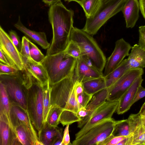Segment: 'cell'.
<instances>
[{
	"label": "cell",
	"instance_id": "6da1fadb",
	"mask_svg": "<svg viewBox=\"0 0 145 145\" xmlns=\"http://www.w3.org/2000/svg\"><path fill=\"white\" fill-rule=\"evenodd\" d=\"M75 81L73 75L50 85V109L57 107L62 109L60 122L63 126L81 120L78 115L80 108L75 90Z\"/></svg>",
	"mask_w": 145,
	"mask_h": 145
},
{
	"label": "cell",
	"instance_id": "7a4b0ae2",
	"mask_svg": "<svg viewBox=\"0 0 145 145\" xmlns=\"http://www.w3.org/2000/svg\"><path fill=\"white\" fill-rule=\"evenodd\" d=\"M73 10L67 8L61 1L50 6L48 12L53 37L46 56L51 55L64 51L70 41L73 27Z\"/></svg>",
	"mask_w": 145,
	"mask_h": 145
},
{
	"label": "cell",
	"instance_id": "3957f363",
	"mask_svg": "<svg viewBox=\"0 0 145 145\" xmlns=\"http://www.w3.org/2000/svg\"><path fill=\"white\" fill-rule=\"evenodd\" d=\"M76 59L64 51L46 56L42 63L48 75L50 85L73 75Z\"/></svg>",
	"mask_w": 145,
	"mask_h": 145
},
{
	"label": "cell",
	"instance_id": "277c9868",
	"mask_svg": "<svg viewBox=\"0 0 145 145\" xmlns=\"http://www.w3.org/2000/svg\"><path fill=\"white\" fill-rule=\"evenodd\" d=\"M70 40L76 43L80 48L82 56L88 57L94 67L103 73L106 61V58L92 35L82 29L73 27Z\"/></svg>",
	"mask_w": 145,
	"mask_h": 145
},
{
	"label": "cell",
	"instance_id": "5b68a950",
	"mask_svg": "<svg viewBox=\"0 0 145 145\" xmlns=\"http://www.w3.org/2000/svg\"><path fill=\"white\" fill-rule=\"evenodd\" d=\"M127 0H102L95 14L87 18L82 29L93 36L95 35L105 23L111 18L120 11Z\"/></svg>",
	"mask_w": 145,
	"mask_h": 145
},
{
	"label": "cell",
	"instance_id": "8992f818",
	"mask_svg": "<svg viewBox=\"0 0 145 145\" xmlns=\"http://www.w3.org/2000/svg\"><path fill=\"white\" fill-rule=\"evenodd\" d=\"M32 76V83L27 90V109L34 127L38 133L44 123L43 86Z\"/></svg>",
	"mask_w": 145,
	"mask_h": 145
},
{
	"label": "cell",
	"instance_id": "52a82bcc",
	"mask_svg": "<svg viewBox=\"0 0 145 145\" xmlns=\"http://www.w3.org/2000/svg\"><path fill=\"white\" fill-rule=\"evenodd\" d=\"M0 82L4 86L11 103L27 110L28 89L24 84L22 71L14 74H0Z\"/></svg>",
	"mask_w": 145,
	"mask_h": 145
},
{
	"label": "cell",
	"instance_id": "ba28073f",
	"mask_svg": "<svg viewBox=\"0 0 145 145\" xmlns=\"http://www.w3.org/2000/svg\"><path fill=\"white\" fill-rule=\"evenodd\" d=\"M115 121L112 118L107 120L94 125L84 134L75 139L73 145H100V144L112 134Z\"/></svg>",
	"mask_w": 145,
	"mask_h": 145
},
{
	"label": "cell",
	"instance_id": "9c48e42d",
	"mask_svg": "<svg viewBox=\"0 0 145 145\" xmlns=\"http://www.w3.org/2000/svg\"><path fill=\"white\" fill-rule=\"evenodd\" d=\"M143 73V69L141 68L128 70L114 84L107 88L106 100L111 101H119L135 80Z\"/></svg>",
	"mask_w": 145,
	"mask_h": 145
},
{
	"label": "cell",
	"instance_id": "30bf717a",
	"mask_svg": "<svg viewBox=\"0 0 145 145\" xmlns=\"http://www.w3.org/2000/svg\"><path fill=\"white\" fill-rule=\"evenodd\" d=\"M119 101H106L93 112L90 118L75 135V139L84 134L89 129L98 123L112 119L114 113L116 111Z\"/></svg>",
	"mask_w": 145,
	"mask_h": 145
},
{
	"label": "cell",
	"instance_id": "8fae6325",
	"mask_svg": "<svg viewBox=\"0 0 145 145\" xmlns=\"http://www.w3.org/2000/svg\"><path fill=\"white\" fill-rule=\"evenodd\" d=\"M132 47L123 38L116 41L113 52L106 60L103 73V76L108 75L118 67L124 58L129 56Z\"/></svg>",
	"mask_w": 145,
	"mask_h": 145
},
{
	"label": "cell",
	"instance_id": "7c38bea8",
	"mask_svg": "<svg viewBox=\"0 0 145 145\" xmlns=\"http://www.w3.org/2000/svg\"><path fill=\"white\" fill-rule=\"evenodd\" d=\"M0 49L14 67L20 71L24 68L21 56L12 43L9 35L0 27Z\"/></svg>",
	"mask_w": 145,
	"mask_h": 145
},
{
	"label": "cell",
	"instance_id": "4fadbf2b",
	"mask_svg": "<svg viewBox=\"0 0 145 145\" xmlns=\"http://www.w3.org/2000/svg\"><path fill=\"white\" fill-rule=\"evenodd\" d=\"M74 76L75 80L83 82L88 80L103 76L93 65L87 57L82 56L76 59Z\"/></svg>",
	"mask_w": 145,
	"mask_h": 145
},
{
	"label": "cell",
	"instance_id": "5bb4252c",
	"mask_svg": "<svg viewBox=\"0 0 145 145\" xmlns=\"http://www.w3.org/2000/svg\"><path fill=\"white\" fill-rule=\"evenodd\" d=\"M127 119L129 134L127 145H145V128L140 115L131 114Z\"/></svg>",
	"mask_w": 145,
	"mask_h": 145
},
{
	"label": "cell",
	"instance_id": "9a60e30c",
	"mask_svg": "<svg viewBox=\"0 0 145 145\" xmlns=\"http://www.w3.org/2000/svg\"><path fill=\"white\" fill-rule=\"evenodd\" d=\"M107 95V89L106 88L93 96L85 108L80 109L78 115L81 120L78 122V128H82L95 110L106 101Z\"/></svg>",
	"mask_w": 145,
	"mask_h": 145
},
{
	"label": "cell",
	"instance_id": "2e32d148",
	"mask_svg": "<svg viewBox=\"0 0 145 145\" xmlns=\"http://www.w3.org/2000/svg\"><path fill=\"white\" fill-rule=\"evenodd\" d=\"M38 137L42 145H62V129L51 126L46 122L38 133Z\"/></svg>",
	"mask_w": 145,
	"mask_h": 145
},
{
	"label": "cell",
	"instance_id": "e0dca14e",
	"mask_svg": "<svg viewBox=\"0 0 145 145\" xmlns=\"http://www.w3.org/2000/svg\"><path fill=\"white\" fill-rule=\"evenodd\" d=\"M143 80L142 75L140 76L134 82L119 100V104L116 110L118 114H121L128 110L132 105L136 92L141 85Z\"/></svg>",
	"mask_w": 145,
	"mask_h": 145
},
{
	"label": "cell",
	"instance_id": "ac0fdd59",
	"mask_svg": "<svg viewBox=\"0 0 145 145\" xmlns=\"http://www.w3.org/2000/svg\"><path fill=\"white\" fill-rule=\"evenodd\" d=\"M0 145H22L4 114L0 113Z\"/></svg>",
	"mask_w": 145,
	"mask_h": 145
},
{
	"label": "cell",
	"instance_id": "d6986e66",
	"mask_svg": "<svg viewBox=\"0 0 145 145\" xmlns=\"http://www.w3.org/2000/svg\"><path fill=\"white\" fill-rule=\"evenodd\" d=\"M22 57L24 68L40 82L42 86L49 82L48 75L42 64L36 62L31 59H27L22 56Z\"/></svg>",
	"mask_w": 145,
	"mask_h": 145
},
{
	"label": "cell",
	"instance_id": "ffe728a7",
	"mask_svg": "<svg viewBox=\"0 0 145 145\" xmlns=\"http://www.w3.org/2000/svg\"><path fill=\"white\" fill-rule=\"evenodd\" d=\"M10 119L12 123L17 121L25 125L36 139L39 141L38 136L27 110L19 106L11 104Z\"/></svg>",
	"mask_w": 145,
	"mask_h": 145
},
{
	"label": "cell",
	"instance_id": "44dd1931",
	"mask_svg": "<svg viewBox=\"0 0 145 145\" xmlns=\"http://www.w3.org/2000/svg\"><path fill=\"white\" fill-rule=\"evenodd\" d=\"M140 9L139 0H127L122 9L127 28L135 26L139 16Z\"/></svg>",
	"mask_w": 145,
	"mask_h": 145
},
{
	"label": "cell",
	"instance_id": "7402d4cb",
	"mask_svg": "<svg viewBox=\"0 0 145 145\" xmlns=\"http://www.w3.org/2000/svg\"><path fill=\"white\" fill-rule=\"evenodd\" d=\"M14 26L23 33L26 37L39 45L43 49H46L49 47L50 44L47 40L45 33L44 32H36L28 29L22 23L20 16Z\"/></svg>",
	"mask_w": 145,
	"mask_h": 145
},
{
	"label": "cell",
	"instance_id": "603a6c76",
	"mask_svg": "<svg viewBox=\"0 0 145 145\" xmlns=\"http://www.w3.org/2000/svg\"><path fill=\"white\" fill-rule=\"evenodd\" d=\"M16 136L22 145H39L41 143L37 141L24 124L15 121L12 123Z\"/></svg>",
	"mask_w": 145,
	"mask_h": 145
},
{
	"label": "cell",
	"instance_id": "cb8c5ba5",
	"mask_svg": "<svg viewBox=\"0 0 145 145\" xmlns=\"http://www.w3.org/2000/svg\"><path fill=\"white\" fill-rule=\"evenodd\" d=\"M127 60L129 69L145 67V50L138 44H135Z\"/></svg>",
	"mask_w": 145,
	"mask_h": 145
},
{
	"label": "cell",
	"instance_id": "d4e9b609",
	"mask_svg": "<svg viewBox=\"0 0 145 145\" xmlns=\"http://www.w3.org/2000/svg\"><path fill=\"white\" fill-rule=\"evenodd\" d=\"M0 113L4 114L10 127L15 131L10 119L11 104L5 88L1 82H0Z\"/></svg>",
	"mask_w": 145,
	"mask_h": 145
},
{
	"label": "cell",
	"instance_id": "484cf974",
	"mask_svg": "<svg viewBox=\"0 0 145 145\" xmlns=\"http://www.w3.org/2000/svg\"><path fill=\"white\" fill-rule=\"evenodd\" d=\"M82 83L84 91L93 95L106 88L105 78L103 76L90 79Z\"/></svg>",
	"mask_w": 145,
	"mask_h": 145
},
{
	"label": "cell",
	"instance_id": "4316f807",
	"mask_svg": "<svg viewBox=\"0 0 145 145\" xmlns=\"http://www.w3.org/2000/svg\"><path fill=\"white\" fill-rule=\"evenodd\" d=\"M129 69L127 59H124L116 68L104 77L106 88L114 84Z\"/></svg>",
	"mask_w": 145,
	"mask_h": 145
},
{
	"label": "cell",
	"instance_id": "83f0119b",
	"mask_svg": "<svg viewBox=\"0 0 145 145\" xmlns=\"http://www.w3.org/2000/svg\"><path fill=\"white\" fill-rule=\"evenodd\" d=\"M102 0H84L80 5L87 18L93 16L99 8Z\"/></svg>",
	"mask_w": 145,
	"mask_h": 145
},
{
	"label": "cell",
	"instance_id": "f1b7e54d",
	"mask_svg": "<svg viewBox=\"0 0 145 145\" xmlns=\"http://www.w3.org/2000/svg\"><path fill=\"white\" fill-rule=\"evenodd\" d=\"M129 125L128 119L115 121L112 135L115 136H128Z\"/></svg>",
	"mask_w": 145,
	"mask_h": 145
},
{
	"label": "cell",
	"instance_id": "f546056e",
	"mask_svg": "<svg viewBox=\"0 0 145 145\" xmlns=\"http://www.w3.org/2000/svg\"><path fill=\"white\" fill-rule=\"evenodd\" d=\"M43 121H46L50 106V87L49 82L43 86Z\"/></svg>",
	"mask_w": 145,
	"mask_h": 145
},
{
	"label": "cell",
	"instance_id": "4dcf8cb0",
	"mask_svg": "<svg viewBox=\"0 0 145 145\" xmlns=\"http://www.w3.org/2000/svg\"><path fill=\"white\" fill-rule=\"evenodd\" d=\"M62 109L57 107H54L50 110L46 122L50 126L56 127L60 123V117Z\"/></svg>",
	"mask_w": 145,
	"mask_h": 145
},
{
	"label": "cell",
	"instance_id": "1f68e13d",
	"mask_svg": "<svg viewBox=\"0 0 145 145\" xmlns=\"http://www.w3.org/2000/svg\"><path fill=\"white\" fill-rule=\"evenodd\" d=\"M29 43L31 58L36 62L42 64L45 56L42 53L37 46L30 40Z\"/></svg>",
	"mask_w": 145,
	"mask_h": 145
},
{
	"label": "cell",
	"instance_id": "d6a6232c",
	"mask_svg": "<svg viewBox=\"0 0 145 145\" xmlns=\"http://www.w3.org/2000/svg\"><path fill=\"white\" fill-rule=\"evenodd\" d=\"M64 51L69 55L76 59L79 58L82 56L79 46L76 43L71 40L70 41Z\"/></svg>",
	"mask_w": 145,
	"mask_h": 145
},
{
	"label": "cell",
	"instance_id": "836d02e7",
	"mask_svg": "<svg viewBox=\"0 0 145 145\" xmlns=\"http://www.w3.org/2000/svg\"><path fill=\"white\" fill-rule=\"evenodd\" d=\"M93 95L89 94L84 91L77 96V100L80 109L85 108L91 99Z\"/></svg>",
	"mask_w": 145,
	"mask_h": 145
},
{
	"label": "cell",
	"instance_id": "e575fe53",
	"mask_svg": "<svg viewBox=\"0 0 145 145\" xmlns=\"http://www.w3.org/2000/svg\"><path fill=\"white\" fill-rule=\"evenodd\" d=\"M29 40L26 36H24L22 37L21 48L20 53L22 57L30 59L31 58L29 53Z\"/></svg>",
	"mask_w": 145,
	"mask_h": 145
},
{
	"label": "cell",
	"instance_id": "d590c367",
	"mask_svg": "<svg viewBox=\"0 0 145 145\" xmlns=\"http://www.w3.org/2000/svg\"><path fill=\"white\" fill-rule=\"evenodd\" d=\"M126 137L115 136L112 134L101 142L100 145H117L118 143Z\"/></svg>",
	"mask_w": 145,
	"mask_h": 145
},
{
	"label": "cell",
	"instance_id": "8d00e7d4",
	"mask_svg": "<svg viewBox=\"0 0 145 145\" xmlns=\"http://www.w3.org/2000/svg\"><path fill=\"white\" fill-rule=\"evenodd\" d=\"M19 71L15 67L0 63V74H14Z\"/></svg>",
	"mask_w": 145,
	"mask_h": 145
},
{
	"label": "cell",
	"instance_id": "74e56055",
	"mask_svg": "<svg viewBox=\"0 0 145 145\" xmlns=\"http://www.w3.org/2000/svg\"><path fill=\"white\" fill-rule=\"evenodd\" d=\"M9 35L12 43L20 52L21 48L22 42L16 33L15 31L11 30L9 31Z\"/></svg>",
	"mask_w": 145,
	"mask_h": 145
},
{
	"label": "cell",
	"instance_id": "f35d334b",
	"mask_svg": "<svg viewBox=\"0 0 145 145\" xmlns=\"http://www.w3.org/2000/svg\"><path fill=\"white\" fill-rule=\"evenodd\" d=\"M139 40L138 45L145 50V25L139 27Z\"/></svg>",
	"mask_w": 145,
	"mask_h": 145
},
{
	"label": "cell",
	"instance_id": "ab89813d",
	"mask_svg": "<svg viewBox=\"0 0 145 145\" xmlns=\"http://www.w3.org/2000/svg\"><path fill=\"white\" fill-rule=\"evenodd\" d=\"M145 97V88L140 85L138 88L133 100V104Z\"/></svg>",
	"mask_w": 145,
	"mask_h": 145
},
{
	"label": "cell",
	"instance_id": "60d3db41",
	"mask_svg": "<svg viewBox=\"0 0 145 145\" xmlns=\"http://www.w3.org/2000/svg\"><path fill=\"white\" fill-rule=\"evenodd\" d=\"M69 125H66L64 129L62 140V145H72L70 142V138L69 133Z\"/></svg>",
	"mask_w": 145,
	"mask_h": 145
},
{
	"label": "cell",
	"instance_id": "b9f144b4",
	"mask_svg": "<svg viewBox=\"0 0 145 145\" xmlns=\"http://www.w3.org/2000/svg\"><path fill=\"white\" fill-rule=\"evenodd\" d=\"M0 63L4 64L10 66L14 67L9 59L7 57L3 52H2V51L0 49Z\"/></svg>",
	"mask_w": 145,
	"mask_h": 145
},
{
	"label": "cell",
	"instance_id": "7bdbcfd3",
	"mask_svg": "<svg viewBox=\"0 0 145 145\" xmlns=\"http://www.w3.org/2000/svg\"><path fill=\"white\" fill-rule=\"evenodd\" d=\"M139 1L140 10L145 19V0H139Z\"/></svg>",
	"mask_w": 145,
	"mask_h": 145
},
{
	"label": "cell",
	"instance_id": "ee69618b",
	"mask_svg": "<svg viewBox=\"0 0 145 145\" xmlns=\"http://www.w3.org/2000/svg\"><path fill=\"white\" fill-rule=\"evenodd\" d=\"M61 0H42V1L44 3L50 6L57 3L60 1Z\"/></svg>",
	"mask_w": 145,
	"mask_h": 145
},
{
	"label": "cell",
	"instance_id": "f6af8a7d",
	"mask_svg": "<svg viewBox=\"0 0 145 145\" xmlns=\"http://www.w3.org/2000/svg\"><path fill=\"white\" fill-rule=\"evenodd\" d=\"M138 113L141 116H145V102L142 106Z\"/></svg>",
	"mask_w": 145,
	"mask_h": 145
},
{
	"label": "cell",
	"instance_id": "bcb514c9",
	"mask_svg": "<svg viewBox=\"0 0 145 145\" xmlns=\"http://www.w3.org/2000/svg\"><path fill=\"white\" fill-rule=\"evenodd\" d=\"M128 139L127 136L120 141L117 145H127Z\"/></svg>",
	"mask_w": 145,
	"mask_h": 145
},
{
	"label": "cell",
	"instance_id": "7dc6e473",
	"mask_svg": "<svg viewBox=\"0 0 145 145\" xmlns=\"http://www.w3.org/2000/svg\"><path fill=\"white\" fill-rule=\"evenodd\" d=\"M65 1H67L69 2L72 1H75L78 3L79 5H80L84 0H64Z\"/></svg>",
	"mask_w": 145,
	"mask_h": 145
},
{
	"label": "cell",
	"instance_id": "c3c4849f",
	"mask_svg": "<svg viewBox=\"0 0 145 145\" xmlns=\"http://www.w3.org/2000/svg\"><path fill=\"white\" fill-rule=\"evenodd\" d=\"M142 121L145 128V116H141Z\"/></svg>",
	"mask_w": 145,
	"mask_h": 145
}]
</instances>
